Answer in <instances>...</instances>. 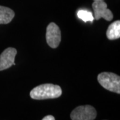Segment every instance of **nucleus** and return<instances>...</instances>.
Masks as SVG:
<instances>
[{
  "mask_svg": "<svg viewBox=\"0 0 120 120\" xmlns=\"http://www.w3.org/2000/svg\"><path fill=\"white\" fill-rule=\"evenodd\" d=\"M107 38L109 40H114L120 38V21H116L110 24L106 31Z\"/></svg>",
  "mask_w": 120,
  "mask_h": 120,
  "instance_id": "obj_7",
  "label": "nucleus"
},
{
  "mask_svg": "<svg viewBox=\"0 0 120 120\" xmlns=\"http://www.w3.org/2000/svg\"><path fill=\"white\" fill-rule=\"evenodd\" d=\"M61 94L62 90L60 86L52 83H45L37 86L30 92L31 98L38 100L57 98Z\"/></svg>",
  "mask_w": 120,
  "mask_h": 120,
  "instance_id": "obj_1",
  "label": "nucleus"
},
{
  "mask_svg": "<svg viewBox=\"0 0 120 120\" xmlns=\"http://www.w3.org/2000/svg\"><path fill=\"white\" fill-rule=\"evenodd\" d=\"M17 54V50L13 47L5 49L0 55V71L9 68L15 65V57Z\"/></svg>",
  "mask_w": 120,
  "mask_h": 120,
  "instance_id": "obj_6",
  "label": "nucleus"
},
{
  "mask_svg": "<svg viewBox=\"0 0 120 120\" xmlns=\"http://www.w3.org/2000/svg\"><path fill=\"white\" fill-rule=\"evenodd\" d=\"M96 116L97 112L94 107L86 105L75 108L70 117L72 120H94Z\"/></svg>",
  "mask_w": 120,
  "mask_h": 120,
  "instance_id": "obj_3",
  "label": "nucleus"
},
{
  "mask_svg": "<svg viewBox=\"0 0 120 120\" xmlns=\"http://www.w3.org/2000/svg\"><path fill=\"white\" fill-rule=\"evenodd\" d=\"M92 8L94 12V19L96 20L103 18L106 21L110 22L113 18L112 11L107 8V4L103 1H94Z\"/></svg>",
  "mask_w": 120,
  "mask_h": 120,
  "instance_id": "obj_4",
  "label": "nucleus"
},
{
  "mask_svg": "<svg viewBox=\"0 0 120 120\" xmlns=\"http://www.w3.org/2000/svg\"><path fill=\"white\" fill-rule=\"evenodd\" d=\"M94 1H104V0H94Z\"/></svg>",
  "mask_w": 120,
  "mask_h": 120,
  "instance_id": "obj_11",
  "label": "nucleus"
},
{
  "mask_svg": "<svg viewBox=\"0 0 120 120\" xmlns=\"http://www.w3.org/2000/svg\"><path fill=\"white\" fill-rule=\"evenodd\" d=\"M99 84L109 91L120 94V77L112 72H102L98 76Z\"/></svg>",
  "mask_w": 120,
  "mask_h": 120,
  "instance_id": "obj_2",
  "label": "nucleus"
},
{
  "mask_svg": "<svg viewBox=\"0 0 120 120\" xmlns=\"http://www.w3.org/2000/svg\"><path fill=\"white\" fill-rule=\"evenodd\" d=\"M77 17L81 19L84 22H93L94 17L93 16L92 13L87 10H79L77 12Z\"/></svg>",
  "mask_w": 120,
  "mask_h": 120,
  "instance_id": "obj_9",
  "label": "nucleus"
},
{
  "mask_svg": "<svg viewBox=\"0 0 120 120\" xmlns=\"http://www.w3.org/2000/svg\"><path fill=\"white\" fill-rule=\"evenodd\" d=\"M42 120H55V117L53 116H47L45 117H43Z\"/></svg>",
  "mask_w": 120,
  "mask_h": 120,
  "instance_id": "obj_10",
  "label": "nucleus"
},
{
  "mask_svg": "<svg viewBox=\"0 0 120 120\" xmlns=\"http://www.w3.org/2000/svg\"><path fill=\"white\" fill-rule=\"evenodd\" d=\"M15 13L9 8L0 5V24H8L11 22Z\"/></svg>",
  "mask_w": 120,
  "mask_h": 120,
  "instance_id": "obj_8",
  "label": "nucleus"
},
{
  "mask_svg": "<svg viewBox=\"0 0 120 120\" xmlns=\"http://www.w3.org/2000/svg\"><path fill=\"white\" fill-rule=\"evenodd\" d=\"M46 41L52 48H56L61 42V31L55 23H50L46 30Z\"/></svg>",
  "mask_w": 120,
  "mask_h": 120,
  "instance_id": "obj_5",
  "label": "nucleus"
}]
</instances>
